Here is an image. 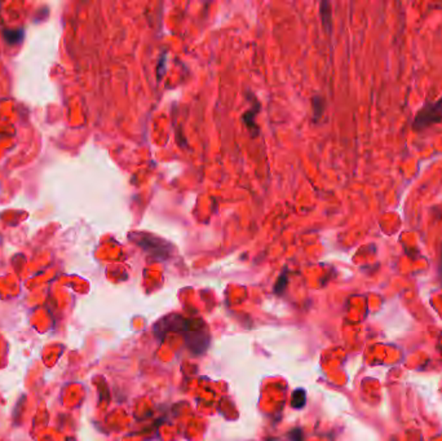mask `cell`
<instances>
[{"label": "cell", "mask_w": 442, "mask_h": 441, "mask_svg": "<svg viewBox=\"0 0 442 441\" xmlns=\"http://www.w3.org/2000/svg\"><path fill=\"white\" fill-rule=\"evenodd\" d=\"M438 270H440V275H441V277H442V249H441V256H440V267H438Z\"/></svg>", "instance_id": "7"}, {"label": "cell", "mask_w": 442, "mask_h": 441, "mask_svg": "<svg viewBox=\"0 0 442 441\" xmlns=\"http://www.w3.org/2000/svg\"><path fill=\"white\" fill-rule=\"evenodd\" d=\"M321 16L323 25H326L327 29H330V25H331V7H330V3H327V1H323L321 4Z\"/></svg>", "instance_id": "5"}, {"label": "cell", "mask_w": 442, "mask_h": 441, "mask_svg": "<svg viewBox=\"0 0 442 441\" xmlns=\"http://www.w3.org/2000/svg\"><path fill=\"white\" fill-rule=\"evenodd\" d=\"M442 122V98L434 103H428L422 107L411 123V129L423 131L428 127Z\"/></svg>", "instance_id": "2"}, {"label": "cell", "mask_w": 442, "mask_h": 441, "mask_svg": "<svg viewBox=\"0 0 442 441\" xmlns=\"http://www.w3.org/2000/svg\"><path fill=\"white\" fill-rule=\"evenodd\" d=\"M292 407L295 409L303 408L306 405V391L299 388L295 393H292Z\"/></svg>", "instance_id": "3"}, {"label": "cell", "mask_w": 442, "mask_h": 441, "mask_svg": "<svg viewBox=\"0 0 442 441\" xmlns=\"http://www.w3.org/2000/svg\"><path fill=\"white\" fill-rule=\"evenodd\" d=\"M181 333L186 336V343L194 353L206 351L209 345V331L202 321H186Z\"/></svg>", "instance_id": "1"}, {"label": "cell", "mask_w": 442, "mask_h": 441, "mask_svg": "<svg viewBox=\"0 0 442 441\" xmlns=\"http://www.w3.org/2000/svg\"><path fill=\"white\" fill-rule=\"evenodd\" d=\"M4 38L8 41L9 44H16L22 41L24 38V32L22 30H6L4 32Z\"/></svg>", "instance_id": "4"}, {"label": "cell", "mask_w": 442, "mask_h": 441, "mask_svg": "<svg viewBox=\"0 0 442 441\" xmlns=\"http://www.w3.org/2000/svg\"><path fill=\"white\" fill-rule=\"evenodd\" d=\"M286 284H287V277H286V275H282L281 278L278 279V282L275 285V293L280 294L282 290L285 289V287H286Z\"/></svg>", "instance_id": "6"}]
</instances>
